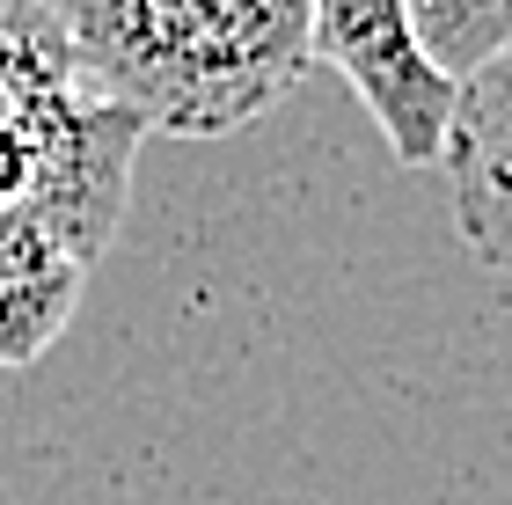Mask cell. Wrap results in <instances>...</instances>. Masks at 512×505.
Instances as JSON below:
<instances>
[{"mask_svg":"<svg viewBox=\"0 0 512 505\" xmlns=\"http://www.w3.org/2000/svg\"><path fill=\"white\" fill-rule=\"evenodd\" d=\"M147 125L103 103L37 0L0 8V366L66 330L88 271L125 227Z\"/></svg>","mask_w":512,"mask_h":505,"instance_id":"cell-1","label":"cell"},{"mask_svg":"<svg viewBox=\"0 0 512 505\" xmlns=\"http://www.w3.org/2000/svg\"><path fill=\"white\" fill-rule=\"evenodd\" d=\"M103 103L169 140H227L308 81L315 0H37Z\"/></svg>","mask_w":512,"mask_h":505,"instance_id":"cell-2","label":"cell"},{"mask_svg":"<svg viewBox=\"0 0 512 505\" xmlns=\"http://www.w3.org/2000/svg\"><path fill=\"white\" fill-rule=\"evenodd\" d=\"M315 59L337 66L403 169L439 162L454 81L417 52L403 0H315Z\"/></svg>","mask_w":512,"mask_h":505,"instance_id":"cell-3","label":"cell"},{"mask_svg":"<svg viewBox=\"0 0 512 505\" xmlns=\"http://www.w3.org/2000/svg\"><path fill=\"white\" fill-rule=\"evenodd\" d=\"M439 162H447L454 227L469 242V257L512 293V52L476 66L469 81H454Z\"/></svg>","mask_w":512,"mask_h":505,"instance_id":"cell-4","label":"cell"},{"mask_svg":"<svg viewBox=\"0 0 512 505\" xmlns=\"http://www.w3.org/2000/svg\"><path fill=\"white\" fill-rule=\"evenodd\" d=\"M403 22L447 81H469L476 66L512 52V0H403Z\"/></svg>","mask_w":512,"mask_h":505,"instance_id":"cell-5","label":"cell"}]
</instances>
